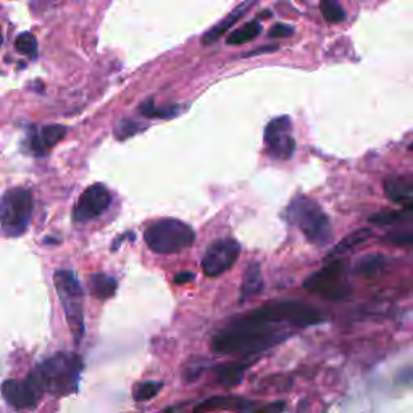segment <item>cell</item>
Listing matches in <instances>:
<instances>
[{
  "instance_id": "1",
  "label": "cell",
  "mask_w": 413,
  "mask_h": 413,
  "mask_svg": "<svg viewBox=\"0 0 413 413\" xmlns=\"http://www.w3.org/2000/svg\"><path fill=\"white\" fill-rule=\"evenodd\" d=\"M289 336V326L268 321L250 312L216 333L211 339V349L218 354L255 355L281 344Z\"/></svg>"
},
{
  "instance_id": "2",
  "label": "cell",
  "mask_w": 413,
  "mask_h": 413,
  "mask_svg": "<svg viewBox=\"0 0 413 413\" xmlns=\"http://www.w3.org/2000/svg\"><path fill=\"white\" fill-rule=\"evenodd\" d=\"M82 360L76 354H57L36 368L44 388L54 395L73 394L80 386Z\"/></svg>"
},
{
  "instance_id": "3",
  "label": "cell",
  "mask_w": 413,
  "mask_h": 413,
  "mask_svg": "<svg viewBox=\"0 0 413 413\" xmlns=\"http://www.w3.org/2000/svg\"><path fill=\"white\" fill-rule=\"evenodd\" d=\"M288 218L312 244L323 247L331 241V225L328 215L320 205L305 195H299L289 204Z\"/></svg>"
},
{
  "instance_id": "4",
  "label": "cell",
  "mask_w": 413,
  "mask_h": 413,
  "mask_svg": "<svg viewBox=\"0 0 413 413\" xmlns=\"http://www.w3.org/2000/svg\"><path fill=\"white\" fill-rule=\"evenodd\" d=\"M55 289L63 307L68 328L78 345L85 336V292L81 283L70 270H57L54 275Z\"/></svg>"
},
{
  "instance_id": "5",
  "label": "cell",
  "mask_w": 413,
  "mask_h": 413,
  "mask_svg": "<svg viewBox=\"0 0 413 413\" xmlns=\"http://www.w3.org/2000/svg\"><path fill=\"white\" fill-rule=\"evenodd\" d=\"M144 239L152 252L168 255L191 247L195 241V233L181 220L161 218L147 228Z\"/></svg>"
},
{
  "instance_id": "6",
  "label": "cell",
  "mask_w": 413,
  "mask_h": 413,
  "mask_svg": "<svg viewBox=\"0 0 413 413\" xmlns=\"http://www.w3.org/2000/svg\"><path fill=\"white\" fill-rule=\"evenodd\" d=\"M32 210H35V199L27 189H8L0 197V228L5 236H23L30 228Z\"/></svg>"
},
{
  "instance_id": "7",
  "label": "cell",
  "mask_w": 413,
  "mask_h": 413,
  "mask_svg": "<svg viewBox=\"0 0 413 413\" xmlns=\"http://www.w3.org/2000/svg\"><path fill=\"white\" fill-rule=\"evenodd\" d=\"M304 289L310 294L321 295L325 299L343 300L350 294V286L347 281L345 265L340 260H334L320 271L310 275L304 281Z\"/></svg>"
},
{
  "instance_id": "8",
  "label": "cell",
  "mask_w": 413,
  "mask_h": 413,
  "mask_svg": "<svg viewBox=\"0 0 413 413\" xmlns=\"http://www.w3.org/2000/svg\"><path fill=\"white\" fill-rule=\"evenodd\" d=\"M4 400L16 410L35 409L42 399L46 388L35 371L26 379H7L0 388Z\"/></svg>"
},
{
  "instance_id": "9",
  "label": "cell",
  "mask_w": 413,
  "mask_h": 413,
  "mask_svg": "<svg viewBox=\"0 0 413 413\" xmlns=\"http://www.w3.org/2000/svg\"><path fill=\"white\" fill-rule=\"evenodd\" d=\"M292 121L289 116H278L265 128V146L270 157L288 160L295 152V141L291 134Z\"/></svg>"
},
{
  "instance_id": "10",
  "label": "cell",
  "mask_w": 413,
  "mask_h": 413,
  "mask_svg": "<svg viewBox=\"0 0 413 413\" xmlns=\"http://www.w3.org/2000/svg\"><path fill=\"white\" fill-rule=\"evenodd\" d=\"M241 245L234 239H220L207 249L202 259V270L207 276H220L236 264Z\"/></svg>"
},
{
  "instance_id": "11",
  "label": "cell",
  "mask_w": 413,
  "mask_h": 413,
  "mask_svg": "<svg viewBox=\"0 0 413 413\" xmlns=\"http://www.w3.org/2000/svg\"><path fill=\"white\" fill-rule=\"evenodd\" d=\"M110 204L111 195L109 189L104 184H92L78 199L73 210V220L82 223L97 218L104 211H107Z\"/></svg>"
},
{
  "instance_id": "12",
  "label": "cell",
  "mask_w": 413,
  "mask_h": 413,
  "mask_svg": "<svg viewBox=\"0 0 413 413\" xmlns=\"http://www.w3.org/2000/svg\"><path fill=\"white\" fill-rule=\"evenodd\" d=\"M66 134V128L61 125H47L39 130L35 136L31 137V147L36 154L44 155L57 144L61 137Z\"/></svg>"
},
{
  "instance_id": "13",
  "label": "cell",
  "mask_w": 413,
  "mask_h": 413,
  "mask_svg": "<svg viewBox=\"0 0 413 413\" xmlns=\"http://www.w3.org/2000/svg\"><path fill=\"white\" fill-rule=\"evenodd\" d=\"M265 288L264 276H261V268L257 261L249 264L245 268L242 284H241V302H247L249 299L259 295Z\"/></svg>"
},
{
  "instance_id": "14",
  "label": "cell",
  "mask_w": 413,
  "mask_h": 413,
  "mask_svg": "<svg viewBox=\"0 0 413 413\" xmlns=\"http://www.w3.org/2000/svg\"><path fill=\"white\" fill-rule=\"evenodd\" d=\"M384 191H386V195L390 202L402 205L404 210L410 211L413 215V195L410 194V184H407L402 180H395V178H388V180L384 181Z\"/></svg>"
},
{
  "instance_id": "15",
  "label": "cell",
  "mask_w": 413,
  "mask_h": 413,
  "mask_svg": "<svg viewBox=\"0 0 413 413\" xmlns=\"http://www.w3.org/2000/svg\"><path fill=\"white\" fill-rule=\"evenodd\" d=\"M249 5H252V2H250V0H247V2H244V4H241V5H239V7L234 8L233 12L226 16V18H223L218 25L214 26V27H211V30L207 31L205 35H204V37H202V44H204V46H210V44H214V42L218 41V39L223 35H225V32L228 30H230V27L234 23H236V21L241 20L242 16L245 13H247Z\"/></svg>"
},
{
  "instance_id": "16",
  "label": "cell",
  "mask_w": 413,
  "mask_h": 413,
  "mask_svg": "<svg viewBox=\"0 0 413 413\" xmlns=\"http://www.w3.org/2000/svg\"><path fill=\"white\" fill-rule=\"evenodd\" d=\"M249 368V364H226L215 368V379L216 383L221 384L223 388H236L238 384L242 383L245 370Z\"/></svg>"
},
{
  "instance_id": "17",
  "label": "cell",
  "mask_w": 413,
  "mask_h": 413,
  "mask_svg": "<svg viewBox=\"0 0 413 413\" xmlns=\"http://www.w3.org/2000/svg\"><path fill=\"white\" fill-rule=\"evenodd\" d=\"M116 280L113 276L105 275V273H94V275L89 276V291L96 299L107 300L113 297L116 292Z\"/></svg>"
},
{
  "instance_id": "18",
  "label": "cell",
  "mask_w": 413,
  "mask_h": 413,
  "mask_svg": "<svg viewBox=\"0 0 413 413\" xmlns=\"http://www.w3.org/2000/svg\"><path fill=\"white\" fill-rule=\"evenodd\" d=\"M244 400L238 397H231V395H216V397H210L204 400L202 404L195 405V412H215V410H231V409H247L244 407Z\"/></svg>"
},
{
  "instance_id": "19",
  "label": "cell",
  "mask_w": 413,
  "mask_h": 413,
  "mask_svg": "<svg viewBox=\"0 0 413 413\" xmlns=\"http://www.w3.org/2000/svg\"><path fill=\"white\" fill-rule=\"evenodd\" d=\"M261 32V25L259 21H250V23H245L244 26L238 27L236 31H233L230 36L226 37V42L230 46H241V44L250 42Z\"/></svg>"
},
{
  "instance_id": "20",
  "label": "cell",
  "mask_w": 413,
  "mask_h": 413,
  "mask_svg": "<svg viewBox=\"0 0 413 413\" xmlns=\"http://www.w3.org/2000/svg\"><path fill=\"white\" fill-rule=\"evenodd\" d=\"M371 236V231L370 230H359V231H354L352 234H349L347 238H344L343 241H340L336 247H334L331 250V257H336V255H340V254H345L349 252V250H352L355 245L362 244L364 241H366L368 238Z\"/></svg>"
},
{
  "instance_id": "21",
  "label": "cell",
  "mask_w": 413,
  "mask_h": 413,
  "mask_svg": "<svg viewBox=\"0 0 413 413\" xmlns=\"http://www.w3.org/2000/svg\"><path fill=\"white\" fill-rule=\"evenodd\" d=\"M386 264V259L379 254H371V255H365L357 261V265L354 266L355 273H360V275H375L376 271L381 270V268Z\"/></svg>"
},
{
  "instance_id": "22",
  "label": "cell",
  "mask_w": 413,
  "mask_h": 413,
  "mask_svg": "<svg viewBox=\"0 0 413 413\" xmlns=\"http://www.w3.org/2000/svg\"><path fill=\"white\" fill-rule=\"evenodd\" d=\"M413 216L410 211L407 210H384L370 216V221L375 225H395V223H402Z\"/></svg>"
},
{
  "instance_id": "23",
  "label": "cell",
  "mask_w": 413,
  "mask_h": 413,
  "mask_svg": "<svg viewBox=\"0 0 413 413\" xmlns=\"http://www.w3.org/2000/svg\"><path fill=\"white\" fill-rule=\"evenodd\" d=\"M164 388V384L160 381H146L136 384V388L132 390V397L137 402H147L150 399L157 397L159 393Z\"/></svg>"
},
{
  "instance_id": "24",
  "label": "cell",
  "mask_w": 413,
  "mask_h": 413,
  "mask_svg": "<svg viewBox=\"0 0 413 413\" xmlns=\"http://www.w3.org/2000/svg\"><path fill=\"white\" fill-rule=\"evenodd\" d=\"M139 111H141L144 116H149V118H173V116L178 115L180 109L175 107V105L159 109L155 107L152 100H147V102H144L141 107H139Z\"/></svg>"
},
{
  "instance_id": "25",
  "label": "cell",
  "mask_w": 413,
  "mask_h": 413,
  "mask_svg": "<svg viewBox=\"0 0 413 413\" xmlns=\"http://www.w3.org/2000/svg\"><path fill=\"white\" fill-rule=\"evenodd\" d=\"M321 13L328 23H339L345 18V12L338 0H321Z\"/></svg>"
},
{
  "instance_id": "26",
  "label": "cell",
  "mask_w": 413,
  "mask_h": 413,
  "mask_svg": "<svg viewBox=\"0 0 413 413\" xmlns=\"http://www.w3.org/2000/svg\"><path fill=\"white\" fill-rule=\"evenodd\" d=\"M15 47L20 54L27 55V57L35 58L37 55V41H36V37L31 35V32H23V35H20L18 37H16Z\"/></svg>"
},
{
  "instance_id": "27",
  "label": "cell",
  "mask_w": 413,
  "mask_h": 413,
  "mask_svg": "<svg viewBox=\"0 0 413 413\" xmlns=\"http://www.w3.org/2000/svg\"><path fill=\"white\" fill-rule=\"evenodd\" d=\"M142 128H144V126L141 125V123H137V121H132V120H123V121H120L118 125H116V128H115V136L118 137L120 141H123V139H128V137L134 136V134L141 131Z\"/></svg>"
},
{
  "instance_id": "28",
  "label": "cell",
  "mask_w": 413,
  "mask_h": 413,
  "mask_svg": "<svg viewBox=\"0 0 413 413\" xmlns=\"http://www.w3.org/2000/svg\"><path fill=\"white\" fill-rule=\"evenodd\" d=\"M386 241L394 245H399V247H402V245H410L413 244V230L410 228V230H399L389 233L386 236Z\"/></svg>"
},
{
  "instance_id": "29",
  "label": "cell",
  "mask_w": 413,
  "mask_h": 413,
  "mask_svg": "<svg viewBox=\"0 0 413 413\" xmlns=\"http://www.w3.org/2000/svg\"><path fill=\"white\" fill-rule=\"evenodd\" d=\"M204 373V366L200 364H191L187 365L186 370H184V381L186 383H194L195 379H199Z\"/></svg>"
},
{
  "instance_id": "30",
  "label": "cell",
  "mask_w": 413,
  "mask_h": 413,
  "mask_svg": "<svg viewBox=\"0 0 413 413\" xmlns=\"http://www.w3.org/2000/svg\"><path fill=\"white\" fill-rule=\"evenodd\" d=\"M294 32L292 26H288V25H283V23H278L275 25L270 30V32H268V36L273 37V39H280V37H289Z\"/></svg>"
},
{
  "instance_id": "31",
  "label": "cell",
  "mask_w": 413,
  "mask_h": 413,
  "mask_svg": "<svg viewBox=\"0 0 413 413\" xmlns=\"http://www.w3.org/2000/svg\"><path fill=\"white\" fill-rule=\"evenodd\" d=\"M194 278H195L194 273H191V271H181V273H178V275L175 276V283L176 284H186L189 281H192Z\"/></svg>"
},
{
  "instance_id": "32",
  "label": "cell",
  "mask_w": 413,
  "mask_h": 413,
  "mask_svg": "<svg viewBox=\"0 0 413 413\" xmlns=\"http://www.w3.org/2000/svg\"><path fill=\"white\" fill-rule=\"evenodd\" d=\"M260 410H264V412H283V410H286V404H284V402H275V404L260 407Z\"/></svg>"
},
{
  "instance_id": "33",
  "label": "cell",
  "mask_w": 413,
  "mask_h": 413,
  "mask_svg": "<svg viewBox=\"0 0 413 413\" xmlns=\"http://www.w3.org/2000/svg\"><path fill=\"white\" fill-rule=\"evenodd\" d=\"M4 42V37H2V32H0V44Z\"/></svg>"
},
{
  "instance_id": "34",
  "label": "cell",
  "mask_w": 413,
  "mask_h": 413,
  "mask_svg": "<svg viewBox=\"0 0 413 413\" xmlns=\"http://www.w3.org/2000/svg\"><path fill=\"white\" fill-rule=\"evenodd\" d=\"M412 147H413V146H412Z\"/></svg>"
}]
</instances>
